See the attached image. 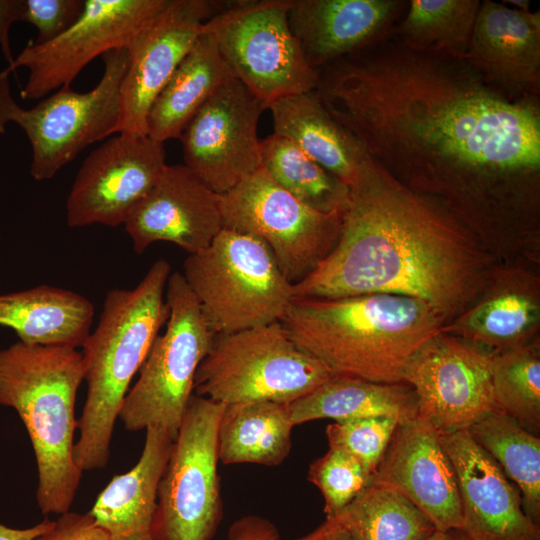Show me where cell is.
I'll return each instance as SVG.
<instances>
[{"label": "cell", "mask_w": 540, "mask_h": 540, "mask_svg": "<svg viewBox=\"0 0 540 540\" xmlns=\"http://www.w3.org/2000/svg\"><path fill=\"white\" fill-rule=\"evenodd\" d=\"M170 271L168 261L158 259L135 288L107 292L98 324L81 347L87 397L77 420L74 460L82 472L104 468L109 461L130 383L169 317L164 293Z\"/></svg>", "instance_id": "cell-4"}, {"label": "cell", "mask_w": 540, "mask_h": 540, "mask_svg": "<svg viewBox=\"0 0 540 540\" xmlns=\"http://www.w3.org/2000/svg\"><path fill=\"white\" fill-rule=\"evenodd\" d=\"M268 109L275 134L294 143L346 186L352 185L367 153L329 113L316 90L285 96Z\"/></svg>", "instance_id": "cell-25"}, {"label": "cell", "mask_w": 540, "mask_h": 540, "mask_svg": "<svg viewBox=\"0 0 540 540\" xmlns=\"http://www.w3.org/2000/svg\"><path fill=\"white\" fill-rule=\"evenodd\" d=\"M488 255L455 215L368 154L349 186L337 242L294 299L386 293L431 305L446 322L488 283Z\"/></svg>", "instance_id": "cell-2"}, {"label": "cell", "mask_w": 540, "mask_h": 540, "mask_svg": "<svg viewBox=\"0 0 540 540\" xmlns=\"http://www.w3.org/2000/svg\"><path fill=\"white\" fill-rule=\"evenodd\" d=\"M268 109L240 80L218 89L183 130L184 165L222 195L261 167L257 127Z\"/></svg>", "instance_id": "cell-15"}, {"label": "cell", "mask_w": 540, "mask_h": 540, "mask_svg": "<svg viewBox=\"0 0 540 540\" xmlns=\"http://www.w3.org/2000/svg\"><path fill=\"white\" fill-rule=\"evenodd\" d=\"M292 540H353L347 530L334 517L326 520L311 533Z\"/></svg>", "instance_id": "cell-42"}, {"label": "cell", "mask_w": 540, "mask_h": 540, "mask_svg": "<svg viewBox=\"0 0 540 540\" xmlns=\"http://www.w3.org/2000/svg\"><path fill=\"white\" fill-rule=\"evenodd\" d=\"M124 225L137 254L160 241L196 254L223 229L220 195L184 164H167Z\"/></svg>", "instance_id": "cell-19"}, {"label": "cell", "mask_w": 540, "mask_h": 540, "mask_svg": "<svg viewBox=\"0 0 540 540\" xmlns=\"http://www.w3.org/2000/svg\"><path fill=\"white\" fill-rule=\"evenodd\" d=\"M372 482L402 494L429 518L436 530L462 529L454 467L440 433L420 415L398 423Z\"/></svg>", "instance_id": "cell-18"}, {"label": "cell", "mask_w": 540, "mask_h": 540, "mask_svg": "<svg viewBox=\"0 0 540 540\" xmlns=\"http://www.w3.org/2000/svg\"><path fill=\"white\" fill-rule=\"evenodd\" d=\"M165 293L166 330L154 340L118 418L128 431L155 426L175 440L193 395L196 371L215 334L181 273L170 274Z\"/></svg>", "instance_id": "cell-9"}, {"label": "cell", "mask_w": 540, "mask_h": 540, "mask_svg": "<svg viewBox=\"0 0 540 540\" xmlns=\"http://www.w3.org/2000/svg\"><path fill=\"white\" fill-rule=\"evenodd\" d=\"M479 0H411L395 36L406 48L465 61Z\"/></svg>", "instance_id": "cell-31"}, {"label": "cell", "mask_w": 540, "mask_h": 540, "mask_svg": "<svg viewBox=\"0 0 540 540\" xmlns=\"http://www.w3.org/2000/svg\"><path fill=\"white\" fill-rule=\"evenodd\" d=\"M225 404L192 395L158 485L154 540H212L223 517L218 428Z\"/></svg>", "instance_id": "cell-11"}, {"label": "cell", "mask_w": 540, "mask_h": 540, "mask_svg": "<svg viewBox=\"0 0 540 540\" xmlns=\"http://www.w3.org/2000/svg\"><path fill=\"white\" fill-rule=\"evenodd\" d=\"M288 407L294 425L323 418L344 422L372 416H393L402 421L418 414L417 399L408 384L337 375Z\"/></svg>", "instance_id": "cell-28"}, {"label": "cell", "mask_w": 540, "mask_h": 540, "mask_svg": "<svg viewBox=\"0 0 540 540\" xmlns=\"http://www.w3.org/2000/svg\"><path fill=\"white\" fill-rule=\"evenodd\" d=\"M334 518L353 540H427L436 531L406 497L372 481Z\"/></svg>", "instance_id": "cell-32"}, {"label": "cell", "mask_w": 540, "mask_h": 540, "mask_svg": "<svg viewBox=\"0 0 540 540\" xmlns=\"http://www.w3.org/2000/svg\"><path fill=\"white\" fill-rule=\"evenodd\" d=\"M168 0H85L78 20L63 34L43 44L29 42L7 68L27 67L22 99H39L70 86L97 56L131 45L166 6Z\"/></svg>", "instance_id": "cell-13"}, {"label": "cell", "mask_w": 540, "mask_h": 540, "mask_svg": "<svg viewBox=\"0 0 540 540\" xmlns=\"http://www.w3.org/2000/svg\"><path fill=\"white\" fill-rule=\"evenodd\" d=\"M492 356V351L444 331L427 341L404 374L405 384L415 393L418 415L440 435H448L498 410Z\"/></svg>", "instance_id": "cell-14"}, {"label": "cell", "mask_w": 540, "mask_h": 540, "mask_svg": "<svg viewBox=\"0 0 540 540\" xmlns=\"http://www.w3.org/2000/svg\"><path fill=\"white\" fill-rule=\"evenodd\" d=\"M465 62L504 96L536 99L540 93V13L481 1Z\"/></svg>", "instance_id": "cell-22"}, {"label": "cell", "mask_w": 540, "mask_h": 540, "mask_svg": "<svg viewBox=\"0 0 540 540\" xmlns=\"http://www.w3.org/2000/svg\"><path fill=\"white\" fill-rule=\"evenodd\" d=\"M85 0H23L22 21L38 30L35 44L54 40L81 16Z\"/></svg>", "instance_id": "cell-37"}, {"label": "cell", "mask_w": 540, "mask_h": 540, "mask_svg": "<svg viewBox=\"0 0 540 540\" xmlns=\"http://www.w3.org/2000/svg\"><path fill=\"white\" fill-rule=\"evenodd\" d=\"M54 522L46 516L40 523L24 529L12 528L0 523V540H35L48 532L54 526Z\"/></svg>", "instance_id": "cell-41"}, {"label": "cell", "mask_w": 540, "mask_h": 540, "mask_svg": "<svg viewBox=\"0 0 540 540\" xmlns=\"http://www.w3.org/2000/svg\"><path fill=\"white\" fill-rule=\"evenodd\" d=\"M488 282L490 286L486 284L478 302L442 331L492 352L528 342L540 317L536 281L520 272H509Z\"/></svg>", "instance_id": "cell-24"}, {"label": "cell", "mask_w": 540, "mask_h": 540, "mask_svg": "<svg viewBox=\"0 0 540 540\" xmlns=\"http://www.w3.org/2000/svg\"><path fill=\"white\" fill-rule=\"evenodd\" d=\"M504 3L513 4L517 7L516 9H519L522 11H530V4H529V1L527 0H507V1H504Z\"/></svg>", "instance_id": "cell-44"}, {"label": "cell", "mask_w": 540, "mask_h": 540, "mask_svg": "<svg viewBox=\"0 0 540 540\" xmlns=\"http://www.w3.org/2000/svg\"><path fill=\"white\" fill-rule=\"evenodd\" d=\"M35 540H110L108 534L87 512H66L54 522V526Z\"/></svg>", "instance_id": "cell-38"}, {"label": "cell", "mask_w": 540, "mask_h": 540, "mask_svg": "<svg viewBox=\"0 0 540 540\" xmlns=\"http://www.w3.org/2000/svg\"><path fill=\"white\" fill-rule=\"evenodd\" d=\"M228 540H280V534L271 521L257 515H247L231 525Z\"/></svg>", "instance_id": "cell-39"}, {"label": "cell", "mask_w": 540, "mask_h": 540, "mask_svg": "<svg viewBox=\"0 0 540 540\" xmlns=\"http://www.w3.org/2000/svg\"><path fill=\"white\" fill-rule=\"evenodd\" d=\"M332 376L276 321L214 335L196 371L194 392L225 405L261 401L289 405Z\"/></svg>", "instance_id": "cell-7"}, {"label": "cell", "mask_w": 540, "mask_h": 540, "mask_svg": "<svg viewBox=\"0 0 540 540\" xmlns=\"http://www.w3.org/2000/svg\"><path fill=\"white\" fill-rule=\"evenodd\" d=\"M403 0H291L288 20L312 68L331 65L395 35Z\"/></svg>", "instance_id": "cell-21"}, {"label": "cell", "mask_w": 540, "mask_h": 540, "mask_svg": "<svg viewBox=\"0 0 540 540\" xmlns=\"http://www.w3.org/2000/svg\"><path fill=\"white\" fill-rule=\"evenodd\" d=\"M23 0H0V46L9 66L13 63L9 29L17 21H22Z\"/></svg>", "instance_id": "cell-40"}, {"label": "cell", "mask_w": 540, "mask_h": 540, "mask_svg": "<svg viewBox=\"0 0 540 540\" xmlns=\"http://www.w3.org/2000/svg\"><path fill=\"white\" fill-rule=\"evenodd\" d=\"M291 0L236 1L203 26L240 80L267 108L285 96L316 90L320 73L294 36Z\"/></svg>", "instance_id": "cell-10"}, {"label": "cell", "mask_w": 540, "mask_h": 540, "mask_svg": "<svg viewBox=\"0 0 540 540\" xmlns=\"http://www.w3.org/2000/svg\"><path fill=\"white\" fill-rule=\"evenodd\" d=\"M492 389L498 410L514 418L521 427L538 436L540 432L539 342L493 352Z\"/></svg>", "instance_id": "cell-34"}, {"label": "cell", "mask_w": 540, "mask_h": 540, "mask_svg": "<svg viewBox=\"0 0 540 540\" xmlns=\"http://www.w3.org/2000/svg\"><path fill=\"white\" fill-rule=\"evenodd\" d=\"M308 480L323 495L326 517H335L369 486L372 476L347 452L329 448L311 463Z\"/></svg>", "instance_id": "cell-35"}, {"label": "cell", "mask_w": 540, "mask_h": 540, "mask_svg": "<svg viewBox=\"0 0 540 540\" xmlns=\"http://www.w3.org/2000/svg\"><path fill=\"white\" fill-rule=\"evenodd\" d=\"M93 303L49 285L0 295V325L29 345L82 347L91 332Z\"/></svg>", "instance_id": "cell-26"}, {"label": "cell", "mask_w": 540, "mask_h": 540, "mask_svg": "<svg viewBox=\"0 0 540 540\" xmlns=\"http://www.w3.org/2000/svg\"><path fill=\"white\" fill-rule=\"evenodd\" d=\"M223 228L263 241L292 284L309 275L335 246L341 212H324L303 203L261 166L220 195Z\"/></svg>", "instance_id": "cell-12"}, {"label": "cell", "mask_w": 540, "mask_h": 540, "mask_svg": "<svg viewBox=\"0 0 540 540\" xmlns=\"http://www.w3.org/2000/svg\"><path fill=\"white\" fill-rule=\"evenodd\" d=\"M294 426L288 404L225 405L218 428L219 462L278 466L290 453Z\"/></svg>", "instance_id": "cell-29"}, {"label": "cell", "mask_w": 540, "mask_h": 540, "mask_svg": "<svg viewBox=\"0 0 540 540\" xmlns=\"http://www.w3.org/2000/svg\"><path fill=\"white\" fill-rule=\"evenodd\" d=\"M218 7L208 0H168L139 32L127 49L116 134L147 135L151 106Z\"/></svg>", "instance_id": "cell-17"}, {"label": "cell", "mask_w": 540, "mask_h": 540, "mask_svg": "<svg viewBox=\"0 0 540 540\" xmlns=\"http://www.w3.org/2000/svg\"><path fill=\"white\" fill-rule=\"evenodd\" d=\"M83 380L75 348L17 341L0 349V404L13 408L26 427L37 465V504L46 516L70 511L83 473L74 460Z\"/></svg>", "instance_id": "cell-5"}, {"label": "cell", "mask_w": 540, "mask_h": 540, "mask_svg": "<svg viewBox=\"0 0 540 540\" xmlns=\"http://www.w3.org/2000/svg\"><path fill=\"white\" fill-rule=\"evenodd\" d=\"M427 540H470L460 529L436 530Z\"/></svg>", "instance_id": "cell-43"}, {"label": "cell", "mask_w": 540, "mask_h": 540, "mask_svg": "<svg viewBox=\"0 0 540 540\" xmlns=\"http://www.w3.org/2000/svg\"><path fill=\"white\" fill-rule=\"evenodd\" d=\"M400 420L393 416H372L327 425L329 448L343 450L374 475Z\"/></svg>", "instance_id": "cell-36"}, {"label": "cell", "mask_w": 540, "mask_h": 540, "mask_svg": "<svg viewBox=\"0 0 540 540\" xmlns=\"http://www.w3.org/2000/svg\"><path fill=\"white\" fill-rule=\"evenodd\" d=\"M261 166L291 195L324 212H343L349 187L275 133L260 141Z\"/></svg>", "instance_id": "cell-33"}, {"label": "cell", "mask_w": 540, "mask_h": 540, "mask_svg": "<svg viewBox=\"0 0 540 540\" xmlns=\"http://www.w3.org/2000/svg\"><path fill=\"white\" fill-rule=\"evenodd\" d=\"M173 442L164 429L148 427L138 462L99 493L88 513L110 540H154L158 485Z\"/></svg>", "instance_id": "cell-23"}, {"label": "cell", "mask_w": 540, "mask_h": 540, "mask_svg": "<svg viewBox=\"0 0 540 540\" xmlns=\"http://www.w3.org/2000/svg\"><path fill=\"white\" fill-rule=\"evenodd\" d=\"M182 274L216 334L281 321L294 300L293 284L260 239L222 229L204 250L188 255Z\"/></svg>", "instance_id": "cell-6"}, {"label": "cell", "mask_w": 540, "mask_h": 540, "mask_svg": "<svg viewBox=\"0 0 540 540\" xmlns=\"http://www.w3.org/2000/svg\"><path fill=\"white\" fill-rule=\"evenodd\" d=\"M166 165L164 143L117 133L82 163L66 201L67 225L124 224Z\"/></svg>", "instance_id": "cell-16"}, {"label": "cell", "mask_w": 540, "mask_h": 540, "mask_svg": "<svg viewBox=\"0 0 540 540\" xmlns=\"http://www.w3.org/2000/svg\"><path fill=\"white\" fill-rule=\"evenodd\" d=\"M441 442L457 477L461 530L470 540H540L519 490L467 430L441 435Z\"/></svg>", "instance_id": "cell-20"}, {"label": "cell", "mask_w": 540, "mask_h": 540, "mask_svg": "<svg viewBox=\"0 0 540 540\" xmlns=\"http://www.w3.org/2000/svg\"><path fill=\"white\" fill-rule=\"evenodd\" d=\"M392 37L320 75L329 113L397 180L442 195L466 220L529 191L540 174L538 100L510 99L465 61Z\"/></svg>", "instance_id": "cell-1"}, {"label": "cell", "mask_w": 540, "mask_h": 540, "mask_svg": "<svg viewBox=\"0 0 540 540\" xmlns=\"http://www.w3.org/2000/svg\"><path fill=\"white\" fill-rule=\"evenodd\" d=\"M102 58L104 73L92 90L81 93L64 86L29 109L20 107L11 96V71L0 72V135L9 122L25 131L32 147L30 173L35 180L52 178L84 148L115 133L129 55L120 48Z\"/></svg>", "instance_id": "cell-8"}, {"label": "cell", "mask_w": 540, "mask_h": 540, "mask_svg": "<svg viewBox=\"0 0 540 540\" xmlns=\"http://www.w3.org/2000/svg\"><path fill=\"white\" fill-rule=\"evenodd\" d=\"M236 79L210 34L200 33L154 101L147 117V136L164 143L183 130L222 86Z\"/></svg>", "instance_id": "cell-27"}, {"label": "cell", "mask_w": 540, "mask_h": 540, "mask_svg": "<svg viewBox=\"0 0 540 540\" xmlns=\"http://www.w3.org/2000/svg\"><path fill=\"white\" fill-rule=\"evenodd\" d=\"M517 487L527 517L540 526V438L495 410L467 429Z\"/></svg>", "instance_id": "cell-30"}, {"label": "cell", "mask_w": 540, "mask_h": 540, "mask_svg": "<svg viewBox=\"0 0 540 540\" xmlns=\"http://www.w3.org/2000/svg\"><path fill=\"white\" fill-rule=\"evenodd\" d=\"M281 323L333 375L399 384L413 356L447 322L422 300L376 293L294 299Z\"/></svg>", "instance_id": "cell-3"}]
</instances>
